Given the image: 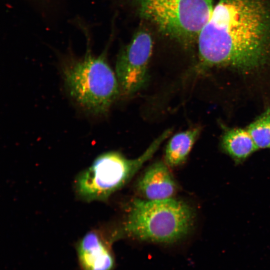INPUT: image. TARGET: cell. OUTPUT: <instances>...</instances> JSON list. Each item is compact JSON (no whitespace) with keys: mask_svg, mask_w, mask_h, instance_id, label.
Wrapping results in <instances>:
<instances>
[{"mask_svg":"<svg viewBox=\"0 0 270 270\" xmlns=\"http://www.w3.org/2000/svg\"><path fill=\"white\" fill-rule=\"evenodd\" d=\"M197 42L200 72L248 78L270 69V6L266 0H218Z\"/></svg>","mask_w":270,"mask_h":270,"instance_id":"obj_1","label":"cell"},{"mask_svg":"<svg viewBox=\"0 0 270 270\" xmlns=\"http://www.w3.org/2000/svg\"><path fill=\"white\" fill-rule=\"evenodd\" d=\"M194 220V209L182 200L136 198L128 206L122 229L126 235L140 240L170 244L191 232Z\"/></svg>","mask_w":270,"mask_h":270,"instance_id":"obj_2","label":"cell"},{"mask_svg":"<svg viewBox=\"0 0 270 270\" xmlns=\"http://www.w3.org/2000/svg\"><path fill=\"white\" fill-rule=\"evenodd\" d=\"M65 86L70 97L86 112L96 116L106 113L118 94L116 76L104 53L70 58L62 66Z\"/></svg>","mask_w":270,"mask_h":270,"instance_id":"obj_3","label":"cell"},{"mask_svg":"<svg viewBox=\"0 0 270 270\" xmlns=\"http://www.w3.org/2000/svg\"><path fill=\"white\" fill-rule=\"evenodd\" d=\"M140 15L166 36L192 45L209 21L213 0H135Z\"/></svg>","mask_w":270,"mask_h":270,"instance_id":"obj_4","label":"cell"},{"mask_svg":"<svg viewBox=\"0 0 270 270\" xmlns=\"http://www.w3.org/2000/svg\"><path fill=\"white\" fill-rule=\"evenodd\" d=\"M168 136L166 132H163L142 155L134 159H128L117 152L100 154L76 177L77 194L87 201L107 200L128 182Z\"/></svg>","mask_w":270,"mask_h":270,"instance_id":"obj_5","label":"cell"},{"mask_svg":"<svg viewBox=\"0 0 270 270\" xmlns=\"http://www.w3.org/2000/svg\"><path fill=\"white\" fill-rule=\"evenodd\" d=\"M153 42L145 29L138 31L117 58L116 76L123 94L132 95L148 81V66L152 53Z\"/></svg>","mask_w":270,"mask_h":270,"instance_id":"obj_6","label":"cell"},{"mask_svg":"<svg viewBox=\"0 0 270 270\" xmlns=\"http://www.w3.org/2000/svg\"><path fill=\"white\" fill-rule=\"evenodd\" d=\"M80 270H114V256L109 240L97 230L86 233L75 246Z\"/></svg>","mask_w":270,"mask_h":270,"instance_id":"obj_7","label":"cell"},{"mask_svg":"<svg viewBox=\"0 0 270 270\" xmlns=\"http://www.w3.org/2000/svg\"><path fill=\"white\" fill-rule=\"evenodd\" d=\"M168 167L164 162H156L138 180L136 190L144 200H162L172 198L176 194L178 186Z\"/></svg>","mask_w":270,"mask_h":270,"instance_id":"obj_8","label":"cell"},{"mask_svg":"<svg viewBox=\"0 0 270 270\" xmlns=\"http://www.w3.org/2000/svg\"><path fill=\"white\" fill-rule=\"evenodd\" d=\"M221 146L237 164L258 150L246 129L240 128H226L222 137Z\"/></svg>","mask_w":270,"mask_h":270,"instance_id":"obj_9","label":"cell"},{"mask_svg":"<svg viewBox=\"0 0 270 270\" xmlns=\"http://www.w3.org/2000/svg\"><path fill=\"white\" fill-rule=\"evenodd\" d=\"M200 132L194 127L177 133L169 140L165 149L164 162L171 168L182 164L187 159Z\"/></svg>","mask_w":270,"mask_h":270,"instance_id":"obj_10","label":"cell"},{"mask_svg":"<svg viewBox=\"0 0 270 270\" xmlns=\"http://www.w3.org/2000/svg\"><path fill=\"white\" fill-rule=\"evenodd\" d=\"M256 147L270 148V108H268L247 128Z\"/></svg>","mask_w":270,"mask_h":270,"instance_id":"obj_11","label":"cell"}]
</instances>
